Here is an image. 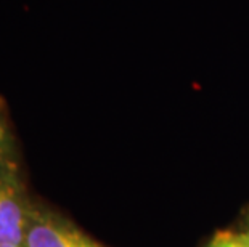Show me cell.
I'll list each match as a JSON object with an SVG mask.
<instances>
[{"label": "cell", "mask_w": 249, "mask_h": 247, "mask_svg": "<svg viewBox=\"0 0 249 247\" xmlns=\"http://www.w3.org/2000/svg\"><path fill=\"white\" fill-rule=\"evenodd\" d=\"M12 157V136L7 124H0V161Z\"/></svg>", "instance_id": "obj_4"}, {"label": "cell", "mask_w": 249, "mask_h": 247, "mask_svg": "<svg viewBox=\"0 0 249 247\" xmlns=\"http://www.w3.org/2000/svg\"><path fill=\"white\" fill-rule=\"evenodd\" d=\"M0 124H5V119H3V114H2V109H0Z\"/></svg>", "instance_id": "obj_5"}, {"label": "cell", "mask_w": 249, "mask_h": 247, "mask_svg": "<svg viewBox=\"0 0 249 247\" xmlns=\"http://www.w3.org/2000/svg\"><path fill=\"white\" fill-rule=\"evenodd\" d=\"M0 247H18V246H8V244H5V246H0Z\"/></svg>", "instance_id": "obj_6"}, {"label": "cell", "mask_w": 249, "mask_h": 247, "mask_svg": "<svg viewBox=\"0 0 249 247\" xmlns=\"http://www.w3.org/2000/svg\"><path fill=\"white\" fill-rule=\"evenodd\" d=\"M24 247H105L71 220L39 204H33Z\"/></svg>", "instance_id": "obj_2"}, {"label": "cell", "mask_w": 249, "mask_h": 247, "mask_svg": "<svg viewBox=\"0 0 249 247\" xmlns=\"http://www.w3.org/2000/svg\"><path fill=\"white\" fill-rule=\"evenodd\" d=\"M208 247H249V236L246 233H220Z\"/></svg>", "instance_id": "obj_3"}, {"label": "cell", "mask_w": 249, "mask_h": 247, "mask_svg": "<svg viewBox=\"0 0 249 247\" xmlns=\"http://www.w3.org/2000/svg\"><path fill=\"white\" fill-rule=\"evenodd\" d=\"M246 234H248V236H249V231H246Z\"/></svg>", "instance_id": "obj_7"}, {"label": "cell", "mask_w": 249, "mask_h": 247, "mask_svg": "<svg viewBox=\"0 0 249 247\" xmlns=\"http://www.w3.org/2000/svg\"><path fill=\"white\" fill-rule=\"evenodd\" d=\"M33 204L15 161H0V246L24 247Z\"/></svg>", "instance_id": "obj_1"}]
</instances>
